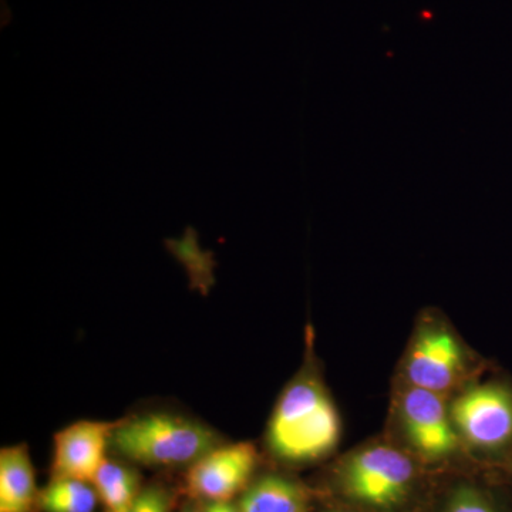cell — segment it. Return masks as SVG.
Here are the masks:
<instances>
[{"instance_id":"cell-6","label":"cell","mask_w":512,"mask_h":512,"mask_svg":"<svg viewBox=\"0 0 512 512\" xmlns=\"http://www.w3.org/2000/svg\"><path fill=\"white\" fill-rule=\"evenodd\" d=\"M444 397L407 383L397 397V420L403 436L426 460L450 457L463 444L451 419L450 404Z\"/></svg>"},{"instance_id":"cell-5","label":"cell","mask_w":512,"mask_h":512,"mask_svg":"<svg viewBox=\"0 0 512 512\" xmlns=\"http://www.w3.org/2000/svg\"><path fill=\"white\" fill-rule=\"evenodd\" d=\"M468 355L460 339L447 325L427 322L417 330L404 363L406 383L446 394L463 382Z\"/></svg>"},{"instance_id":"cell-10","label":"cell","mask_w":512,"mask_h":512,"mask_svg":"<svg viewBox=\"0 0 512 512\" xmlns=\"http://www.w3.org/2000/svg\"><path fill=\"white\" fill-rule=\"evenodd\" d=\"M238 505L242 512H309V495L291 477L265 474L248 485Z\"/></svg>"},{"instance_id":"cell-12","label":"cell","mask_w":512,"mask_h":512,"mask_svg":"<svg viewBox=\"0 0 512 512\" xmlns=\"http://www.w3.org/2000/svg\"><path fill=\"white\" fill-rule=\"evenodd\" d=\"M99 503L93 484L74 478H52L40 495L43 512H94Z\"/></svg>"},{"instance_id":"cell-15","label":"cell","mask_w":512,"mask_h":512,"mask_svg":"<svg viewBox=\"0 0 512 512\" xmlns=\"http://www.w3.org/2000/svg\"><path fill=\"white\" fill-rule=\"evenodd\" d=\"M204 512H242L238 504L232 501H211L205 505Z\"/></svg>"},{"instance_id":"cell-16","label":"cell","mask_w":512,"mask_h":512,"mask_svg":"<svg viewBox=\"0 0 512 512\" xmlns=\"http://www.w3.org/2000/svg\"><path fill=\"white\" fill-rule=\"evenodd\" d=\"M325 512H355V511H349V510H329Z\"/></svg>"},{"instance_id":"cell-13","label":"cell","mask_w":512,"mask_h":512,"mask_svg":"<svg viewBox=\"0 0 512 512\" xmlns=\"http://www.w3.org/2000/svg\"><path fill=\"white\" fill-rule=\"evenodd\" d=\"M444 512H498L493 503L477 488L458 487L448 498Z\"/></svg>"},{"instance_id":"cell-2","label":"cell","mask_w":512,"mask_h":512,"mask_svg":"<svg viewBox=\"0 0 512 512\" xmlns=\"http://www.w3.org/2000/svg\"><path fill=\"white\" fill-rule=\"evenodd\" d=\"M220 444V434L201 421L153 412L119 420L110 447L140 466L191 467Z\"/></svg>"},{"instance_id":"cell-9","label":"cell","mask_w":512,"mask_h":512,"mask_svg":"<svg viewBox=\"0 0 512 512\" xmlns=\"http://www.w3.org/2000/svg\"><path fill=\"white\" fill-rule=\"evenodd\" d=\"M35 466L26 444L0 451V512H39Z\"/></svg>"},{"instance_id":"cell-17","label":"cell","mask_w":512,"mask_h":512,"mask_svg":"<svg viewBox=\"0 0 512 512\" xmlns=\"http://www.w3.org/2000/svg\"><path fill=\"white\" fill-rule=\"evenodd\" d=\"M190 512H204V511H190Z\"/></svg>"},{"instance_id":"cell-14","label":"cell","mask_w":512,"mask_h":512,"mask_svg":"<svg viewBox=\"0 0 512 512\" xmlns=\"http://www.w3.org/2000/svg\"><path fill=\"white\" fill-rule=\"evenodd\" d=\"M170 495L158 485L143 488L128 512H170Z\"/></svg>"},{"instance_id":"cell-8","label":"cell","mask_w":512,"mask_h":512,"mask_svg":"<svg viewBox=\"0 0 512 512\" xmlns=\"http://www.w3.org/2000/svg\"><path fill=\"white\" fill-rule=\"evenodd\" d=\"M119 421L82 420L57 431L52 478H74L92 483L107 460V448Z\"/></svg>"},{"instance_id":"cell-3","label":"cell","mask_w":512,"mask_h":512,"mask_svg":"<svg viewBox=\"0 0 512 512\" xmlns=\"http://www.w3.org/2000/svg\"><path fill=\"white\" fill-rule=\"evenodd\" d=\"M416 468L400 448L377 443L359 448L339 468L342 493L376 510L399 507L412 491Z\"/></svg>"},{"instance_id":"cell-11","label":"cell","mask_w":512,"mask_h":512,"mask_svg":"<svg viewBox=\"0 0 512 512\" xmlns=\"http://www.w3.org/2000/svg\"><path fill=\"white\" fill-rule=\"evenodd\" d=\"M92 484L99 495L100 503L109 512L130 511L131 505L143 490L136 470L109 458L97 471Z\"/></svg>"},{"instance_id":"cell-7","label":"cell","mask_w":512,"mask_h":512,"mask_svg":"<svg viewBox=\"0 0 512 512\" xmlns=\"http://www.w3.org/2000/svg\"><path fill=\"white\" fill-rule=\"evenodd\" d=\"M258 466V451L248 441L220 444L188 467L187 491L207 501H232L244 493Z\"/></svg>"},{"instance_id":"cell-4","label":"cell","mask_w":512,"mask_h":512,"mask_svg":"<svg viewBox=\"0 0 512 512\" xmlns=\"http://www.w3.org/2000/svg\"><path fill=\"white\" fill-rule=\"evenodd\" d=\"M461 443L485 456L512 453V382L501 379L466 384L450 403Z\"/></svg>"},{"instance_id":"cell-1","label":"cell","mask_w":512,"mask_h":512,"mask_svg":"<svg viewBox=\"0 0 512 512\" xmlns=\"http://www.w3.org/2000/svg\"><path fill=\"white\" fill-rule=\"evenodd\" d=\"M340 436L338 407L315 370L305 367L285 387L269 417V450L285 463H313L332 453Z\"/></svg>"}]
</instances>
